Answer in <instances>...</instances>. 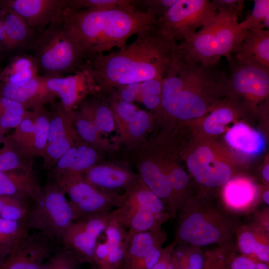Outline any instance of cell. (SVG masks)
Instances as JSON below:
<instances>
[{
	"mask_svg": "<svg viewBox=\"0 0 269 269\" xmlns=\"http://www.w3.org/2000/svg\"><path fill=\"white\" fill-rule=\"evenodd\" d=\"M234 53L239 62L269 69V30L248 31Z\"/></svg>",
	"mask_w": 269,
	"mask_h": 269,
	"instance_id": "obj_22",
	"label": "cell"
},
{
	"mask_svg": "<svg viewBox=\"0 0 269 269\" xmlns=\"http://www.w3.org/2000/svg\"><path fill=\"white\" fill-rule=\"evenodd\" d=\"M74 124L81 138L99 152H112L115 151L117 145L112 143L95 128L93 123L77 109L75 110Z\"/></svg>",
	"mask_w": 269,
	"mask_h": 269,
	"instance_id": "obj_33",
	"label": "cell"
},
{
	"mask_svg": "<svg viewBox=\"0 0 269 269\" xmlns=\"http://www.w3.org/2000/svg\"><path fill=\"white\" fill-rule=\"evenodd\" d=\"M3 140V138H2V133H1L0 132V142H1Z\"/></svg>",
	"mask_w": 269,
	"mask_h": 269,
	"instance_id": "obj_56",
	"label": "cell"
},
{
	"mask_svg": "<svg viewBox=\"0 0 269 269\" xmlns=\"http://www.w3.org/2000/svg\"><path fill=\"white\" fill-rule=\"evenodd\" d=\"M80 264L72 253L61 245L40 269H79Z\"/></svg>",
	"mask_w": 269,
	"mask_h": 269,
	"instance_id": "obj_45",
	"label": "cell"
},
{
	"mask_svg": "<svg viewBox=\"0 0 269 269\" xmlns=\"http://www.w3.org/2000/svg\"><path fill=\"white\" fill-rule=\"evenodd\" d=\"M113 212L115 218L127 229L129 237L162 228L161 222L148 210L121 206Z\"/></svg>",
	"mask_w": 269,
	"mask_h": 269,
	"instance_id": "obj_28",
	"label": "cell"
},
{
	"mask_svg": "<svg viewBox=\"0 0 269 269\" xmlns=\"http://www.w3.org/2000/svg\"><path fill=\"white\" fill-rule=\"evenodd\" d=\"M77 109L102 134L115 130L116 127L110 105L100 93L87 98Z\"/></svg>",
	"mask_w": 269,
	"mask_h": 269,
	"instance_id": "obj_29",
	"label": "cell"
},
{
	"mask_svg": "<svg viewBox=\"0 0 269 269\" xmlns=\"http://www.w3.org/2000/svg\"><path fill=\"white\" fill-rule=\"evenodd\" d=\"M154 15L136 7L112 9L64 8L63 21L87 62L114 47L126 44L132 35L157 21Z\"/></svg>",
	"mask_w": 269,
	"mask_h": 269,
	"instance_id": "obj_2",
	"label": "cell"
},
{
	"mask_svg": "<svg viewBox=\"0 0 269 269\" xmlns=\"http://www.w3.org/2000/svg\"><path fill=\"white\" fill-rule=\"evenodd\" d=\"M127 234V229L113 217L103 232L105 239H98L93 266L118 269L123 261Z\"/></svg>",
	"mask_w": 269,
	"mask_h": 269,
	"instance_id": "obj_20",
	"label": "cell"
},
{
	"mask_svg": "<svg viewBox=\"0 0 269 269\" xmlns=\"http://www.w3.org/2000/svg\"><path fill=\"white\" fill-rule=\"evenodd\" d=\"M2 263L1 262V261L0 260V268L1 267V265H2Z\"/></svg>",
	"mask_w": 269,
	"mask_h": 269,
	"instance_id": "obj_58",
	"label": "cell"
},
{
	"mask_svg": "<svg viewBox=\"0 0 269 269\" xmlns=\"http://www.w3.org/2000/svg\"><path fill=\"white\" fill-rule=\"evenodd\" d=\"M42 190L32 170L18 169L0 172V195L19 196L34 202Z\"/></svg>",
	"mask_w": 269,
	"mask_h": 269,
	"instance_id": "obj_24",
	"label": "cell"
},
{
	"mask_svg": "<svg viewBox=\"0 0 269 269\" xmlns=\"http://www.w3.org/2000/svg\"><path fill=\"white\" fill-rule=\"evenodd\" d=\"M262 174L264 179L267 181H269V166L267 164L264 166L262 171Z\"/></svg>",
	"mask_w": 269,
	"mask_h": 269,
	"instance_id": "obj_53",
	"label": "cell"
},
{
	"mask_svg": "<svg viewBox=\"0 0 269 269\" xmlns=\"http://www.w3.org/2000/svg\"><path fill=\"white\" fill-rule=\"evenodd\" d=\"M66 0H3L0 6L18 14L37 34L51 23L63 21Z\"/></svg>",
	"mask_w": 269,
	"mask_h": 269,
	"instance_id": "obj_16",
	"label": "cell"
},
{
	"mask_svg": "<svg viewBox=\"0 0 269 269\" xmlns=\"http://www.w3.org/2000/svg\"><path fill=\"white\" fill-rule=\"evenodd\" d=\"M234 115L229 105H222L214 110L205 120L204 130L209 134H220L224 131V126L233 120Z\"/></svg>",
	"mask_w": 269,
	"mask_h": 269,
	"instance_id": "obj_44",
	"label": "cell"
},
{
	"mask_svg": "<svg viewBox=\"0 0 269 269\" xmlns=\"http://www.w3.org/2000/svg\"><path fill=\"white\" fill-rule=\"evenodd\" d=\"M46 76H38L17 83H0V95L13 100L31 111L54 104L56 96L47 87Z\"/></svg>",
	"mask_w": 269,
	"mask_h": 269,
	"instance_id": "obj_18",
	"label": "cell"
},
{
	"mask_svg": "<svg viewBox=\"0 0 269 269\" xmlns=\"http://www.w3.org/2000/svg\"><path fill=\"white\" fill-rule=\"evenodd\" d=\"M227 89L234 97H243L252 108L269 94V69L232 59Z\"/></svg>",
	"mask_w": 269,
	"mask_h": 269,
	"instance_id": "obj_11",
	"label": "cell"
},
{
	"mask_svg": "<svg viewBox=\"0 0 269 269\" xmlns=\"http://www.w3.org/2000/svg\"><path fill=\"white\" fill-rule=\"evenodd\" d=\"M230 269H269V264L260 261H255L253 258L237 254L236 251L231 257Z\"/></svg>",
	"mask_w": 269,
	"mask_h": 269,
	"instance_id": "obj_47",
	"label": "cell"
},
{
	"mask_svg": "<svg viewBox=\"0 0 269 269\" xmlns=\"http://www.w3.org/2000/svg\"><path fill=\"white\" fill-rule=\"evenodd\" d=\"M135 7L134 0H66L65 7L73 10L112 9Z\"/></svg>",
	"mask_w": 269,
	"mask_h": 269,
	"instance_id": "obj_42",
	"label": "cell"
},
{
	"mask_svg": "<svg viewBox=\"0 0 269 269\" xmlns=\"http://www.w3.org/2000/svg\"><path fill=\"white\" fill-rule=\"evenodd\" d=\"M156 23L138 33L132 43L88 61L101 94L132 83L164 78L178 44L162 34Z\"/></svg>",
	"mask_w": 269,
	"mask_h": 269,
	"instance_id": "obj_1",
	"label": "cell"
},
{
	"mask_svg": "<svg viewBox=\"0 0 269 269\" xmlns=\"http://www.w3.org/2000/svg\"><path fill=\"white\" fill-rule=\"evenodd\" d=\"M113 218L112 211L74 222L65 231L61 245L70 251L80 264L93 265L98 239Z\"/></svg>",
	"mask_w": 269,
	"mask_h": 269,
	"instance_id": "obj_10",
	"label": "cell"
},
{
	"mask_svg": "<svg viewBox=\"0 0 269 269\" xmlns=\"http://www.w3.org/2000/svg\"><path fill=\"white\" fill-rule=\"evenodd\" d=\"M239 24L243 30L246 31L265 28L269 30V0H254V7L251 13Z\"/></svg>",
	"mask_w": 269,
	"mask_h": 269,
	"instance_id": "obj_39",
	"label": "cell"
},
{
	"mask_svg": "<svg viewBox=\"0 0 269 269\" xmlns=\"http://www.w3.org/2000/svg\"><path fill=\"white\" fill-rule=\"evenodd\" d=\"M61 245L42 232L28 234L17 243L0 269H40Z\"/></svg>",
	"mask_w": 269,
	"mask_h": 269,
	"instance_id": "obj_14",
	"label": "cell"
},
{
	"mask_svg": "<svg viewBox=\"0 0 269 269\" xmlns=\"http://www.w3.org/2000/svg\"><path fill=\"white\" fill-rule=\"evenodd\" d=\"M174 242L163 248L161 257L152 269H174L173 264Z\"/></svg>",
	"mask_w": 269,
	"mask_h": 269,
	"instance_id": "obj_51",
	"label": "cell"
},
{
	"mask_svg": "<svg viewBox=\"0 0 269 269\" xmlns=\"http://www.w3.org/2000/svg\"><path fill=\"white\" fill-rule=\"evenodd\" d=\"M123 195L124 200L121 206L148 210L154 214L162 224L170 218L161 199L139 177L124 190Z\"/></svg>",
	"mask_w": 269,
	"mask_h": 269,
	"instance_id": "obj_26",
	"label": "cell"
},
{
	"mask_svg": "<svg viewBox=\"0 0 269 269\" xmlns=\"http://www.w3.org/2000/svg\"><path fill=\"white\" fill-rule=\"evenodd\" d=\"M31 208L28 199L15 196L0 195V218L26 222Z\"/></svg>",
	"mask_w": 269,
	"mask_h": 269,
	"instance_id": "obj_37",
	"label": "cell"
},
{
	"mask_svg": "<svg viewBox=\"0 0 269 269\" xmlns=\"http://www.w3.org/2000/svg\"><path fill=\"white\" fill-rule=\"evenodd\" d=\"M32 50L41 76L59 77L73 74L87 63L63 21L50 24L38 34Z\"/></svg>",
	"mask_w": 269,
	"mask_h": 269,
	"instance_id": "obj_6",
	"label": "cell"
},
{
	"mask_svg": "<svg viewBox=\"0 0 269 269\" xmlns=\"http://www.w3.org/2000/svg\"><path fill=\"white\" fill-rule=\"evenodd\" d=\"M53 181L68 195L74 222L109 213L120 207L124 200L123 194L102 191L89 183L83 175Z\"/></svg>",
	"mask_w": 269,
	"mask_h": 269,
	"instance_id": "obj_8",
	"label": "cell"
},
{
	"mask_svg": "<svg viewBox=\"0 0 269 269\" xmlns=\"http://www.w3.org/2000/svg\"><path fill=\"white\" fill-rule=\"evenodd\" d=\"M176 217L175 246L230 244L240 225L238 216L224 207L196 199H187Z\"/></svg>",
	"mask_w": 269,
	"mask_h": 269,
	"instance_id": "obj_4",
	"label": "cell"
},
{
	"mask_svg": "<svg viewBox=\"0 0 269 269\" xmlns=\"http://www.w3.org/2000/svg\"><path fill=\"white\" fill-rule=\"evenodd\" d=\"M225 81V73L216 66L203 65L180 53L164 77L159 111L180 120L199 117L222 94Z\"/></svg>",
	"mask_w": 269,
	"mask_h": 269,
	"instance_id": "obj_3",
	"label": "cell"
},
{
	"mask_svg": "<svg viewBox=\"0 0 269 269\" xmlns=\"http://www.w3.org/2000/svg\"><path fill=\"white\" fill-rule=\"evenodd\" d=\"M99 159V151L82 140L77 144V153L72 164L63 176L57 179L83 175L87 170L98 163Z\"/></svg>",
	"mask_w": 269,
	"mask_h": 269,
	"instance_id": "obj_36",
	"label": "cell"
},
{
	"mask_svg": "<svg viewBox=\"0 0 269 269\" xmlns=\"http://www.w3.org/2000/svg\"><path fill=\"white\" fill-rule=\"evenodd\" d=\"M204 252L199 247L175 246L173 251L174 269H203Z\"/></svg>",
	"mask_w": 269,
	"mask_h": 269,
	"instance_id": "obj_35",
	"label": "cell"
},
{
	"mask_svg": "<svg viewBox=\"0 0 269 269\" xmlns=\"http://www.w3.org/2000/svg\"><path fill=\"white\" fill-rule=\"evenodd\" d=\"M92 269H103L97 267H96L95 266H93V268H92Z\"/></svg>",
	"mask_w": 269,
	"mask_h": 269,
	"instance_id": "obj_57",
	"label": "cell"
},
{
	"mask_svg": "<svg viewBox=\"0 0 269 269\" xmlns=\"http://www.w3.org/2000/svg\"><path fill=\"white\" fill-rule=\"evenodd\" d=\"M0 15L4 27L9 50H32L38 34L10 8L0 6Z\"/></svg>",
	"mask_w": 269,
	"mask_h": 269,
	"instance_id": "obj_25",
	"label": "cell"
},
{
	"mask_svg": "<svg viewBox=\"0 0 269 269\" xmlns=\"http://www.w3.org/2000/svg\"><path fill=\"white\" fill-rule=\"evenodd\" d=\"M5 50H9V47L4 27L0 15V54Z\"/></svg>",
	"mask_w": 269,
	"mask_h": 269,
	"instance_id": "obj_52",
	"label": "cell"
},
{
	"mask_svg": "<svg viewBox=\"0 0 269 269\" xmlns=\"http://www.w3.org/2000/svg\"><path fill=\"white\" fill-rule=\"evenodd\" d=\"M49 132V112L42 108L31 111L6 137L24 158L42 157Z\"/></svg>",
	"mask_w": 269,
	"mask_h": 269,
	"instance_id": "obj_12",
	"label": "cell"
},
{
	"mask_svg": "<svg viewBox=\"0 0 269 269\" xmlns=\"http://www.w3.org/2000/svg\"><path fill=\"white\" fill-rule=\"evenodd\" d=\"M65 194L54 181L42 188L27 218V229L37 230L61 243L65 231L74 222L73 210Z\"/></svg>",
	"mask_w": 269,
	"mask_h": 269,
	"instance_id": "obj_7",
	"label": "cell"
},
{
	"mask_svg": "<svg viewBox=\"0 0 269 269\" xmlns=\"http://www.w3.org/2000/svg\"><path fill=\"white\" fill-rule=\"evenodd\" d=\"M224 190L223 206L228 211L238 216L247 213L255 207L256 192L254 185L246 180H230Z\"/></svg>",
	"mask_w": 269,
	"mask_h": 269,
	"instance_id": "obj_27",
	"label": "cell"
},
{
	"mask_svg": "<svg viewBox=\"0 0 269 269\" xmlns=\"http://www.w3.org/2000/svg\"><path fill=\"white\" fill-rule=\"evenodd\" d=\"M211 2L218 12H224L237 20L244 8L243 0H212Z\"/></svg>",
	"mask_w": 269,
	"mask_h": 269,
	"instance_id": "obj_48",
	"label": "cell"
},
{
	"mask_svg": "<svg viewBox=\"0 0 269 269\" xmlns=\"http://www.w3.org/2000/svg\"><path fill=\"white\" fill-rule=\"evenodd\" d=\"M140 83H132L119 86L113 91L117 97L125 102L133 103L137 101L139 92Z\"/></svg>",
	"mask_w": 269,
	"mask_h": 269,
	"instance_id": "obj_49",
	"label": "cell"
},
{
	"mask_svg": "<svg viewBox=\"0 0 269 269\" xmlns=\"http://www.w3.org/2000/svg\"><path fill=\"white\" fill-rule=\"evenodd\" d=\"M269 232L254 223L240 225L236 233L235 247L241 255L254 256L258 260L269 264Z\"/></svg>",
	"mask_w": 269,
	"mask_h": 269,
	"instance_id": "obj_23",
	"label": "cell"
},
{
	"mask_svg": "<svg viewBox=\"0 0 269 269\" xmlns=\"http://www.w3.org/2000/svg\"><path fill=\"white\" fill-rule=\"evenodd\" d=\"M166 240L162 228L127 235L123 261L118 269H152L161 257Z\"/></svg>",
	"mask_w": 269,
	"mask_h": 269,
	"instance_id": "obj_15",
	"label": "cell"
},
{
	"mask_svg": "<svg viewBox=\"0 0 269 269\" xmlns=\"http://www.w3.org/2000/svg\"><path fill=\"white\" fill-rule=\"evenodd\" d=\"M163 79H152L140 83L137 101L151 111H158L161 107Z\"/></svg>",
	"mask_w": 269,
	"mask_h": 269,
	"instance_id": "obj_38",
	"label": "cell"
},
{
	"mask_svg": "<svg viewBox=\"0 0 269 269\" xmlns=\"http://www.w3.org/2000/svg\"><path fill=\"white\" fill-rule=\"evenodd\" d=\"M152 121L151 113L139 109L132 120L119 132L117 142L134 151L146 140Z\"/></svg>",
	"mask_w": 269,
	"mask_h": 269,
	"instance_id": "obj_30",
	"label": "cell"
},
{
	"mask_svg": "<svg viewBox=\"0 0 269 269\" xmlns=\"http://www.w3.org/2000/svg\"><path fill=\"white\" fill-rule=\"evenodd\" d=\"M248 34L237 20L218 12L188 40L178 44L179 48L194 62L214 66L220 59L228 61Z\"/></svg>",
	"mask_w": 269,
	"mask_h": 269,
	"instance_id": "obj_5",
	"label": "cell"
},
{
	"mask_svg": "<svg viewBox=\"0 0 269 269\" xmlns=\"http://www.w3.org/2000/svg\"><path fill=\"white\" fill-rule=\"evenodd\" d=\"M39 75L35 59L32 55L21 53L15 56L0 73L3 83H17L34 78Z\"/></svg>",
	"mask_w": 269,
	"mask_h": 269,
	"instance_id": "obj_32",
	"label": "cell"
},
{
	"mask_svg": "<svg viewBox=\"0 0 269 269\" xmlns=\"http://www.w3.org/2000/svg\"><path fill=\"white\" fill-rule=\"evenodd\" d=\"M30 112L18 102L0 95V116L12 114L26 117Z\"/></svg>",
	"mask_w": 269,
	"mask_h": 269,
	"instance_id": "obj_50",
	"label": "cell"
},
{
	"mask_svg": "<svg viewBox=\"0 0 269 269\" xmlns=\"http://www.w3.org/2000/svg\"><path fill=\"white\" fill-rule=\"evenodd\" d=\"M180 53H185V54H186L185 53V52H184L183 51H181V50L179 49L176 55H175L174 58L176 57V56L177 55H178ZM225 74V76H226V81H225V85H224V88L223 89V91H222V93H224L225 92L227 91V81H228V76L227 75V74L224 73Z\"/></svg>",
	"mask_w": 269,
	"mask_h": 269,
	"instance_id": "obj_55",
	"label": "cell"
},
{
	"mask_svg": "<svg viewBox=\"0 0 269 269\" xmlns=\"http://www.w3.org/2000/svg\"><path fill=\"white\" fill-rule=\"evenodd\" d=\"M225 138L234 148L248 154L260 153L265 146V139L259 132L243 123L236 124L226 133Z\"/></svg>",
	"mask_w": 269,
	"mask_h": 269,
	"instance_id": "obj_31",
	"label": "cell"
},
{
	"mask_svg": "<svg viewBox=\"0 0 269 269\" xmlns=\"http://www.w3.org/2000/svg\"><path fill=\"white\" fill-rule=\"evenodd\" d=\"M107 95L116 127L119 132L132 120L139 108L133 103L120 100L113 91Z\"/></svg>",
	"mask_w": 269,
	"mask_h": 269,
	"instance_id": "obj_41",
	"label": "cell"
},
{
	"mask_svg": "<svg viewBox=\"0 0 269 269\" xmlns=\"http://www.w3.org/2000/svg\"><path fill=\"white\" fill-rule=\"evenodd\" d=\"M236 251L235 242H233L204 252L203 269H230V260Z\"/></svg>",
	"mask_w": 269,
	"mask_h": 269,
	"instance_id": "obj_43",
	"label": "cell"
},
{
	"mask_svg": "<svg viewBox=\"0 0 269 269\" xmlns=\"http://www.w3.org/2000/svg\"><path fill=\"white\" fill-rule=\"evenodd\" d=\"M3 145L0 148V172L22 169L32 170L30 163L24 158L6 138H3Z\"/></svg>",
	"mask_w": 269,
	"mask_h": 269,
	"instance_id": "obj_40",
	"label": "cell"
},
{
	"mask_svg": "<svg viewBox=\"0 0 269 269\" xmlns=\"http://www.w3.org/2000/svg\"><path fill=\"white\" fill-rule=\"evenodd\" d=\"M187 165L195 180L208 187H217L227 183L232 171L226 164L217 161L211 150L201 146L188 157Z\"/></svg>",
	"mask_w": 269,
	"mask_h": 269,
	"instance_id": "obj_19",
	"label": "cell"
},
{
	"mask_svg": "<svg viewBox=\"0 0 269 269\" xmlns=\"http://www.w3.org/2000/svg\"><path fill=\"white\" fill-rule=\"evenodd\" d=\"M262 199L264 201V203L266 205H268V206L269 207V190L266 191L263 193Z\"/></svg>",
	"mask_w": 269,
	"mask_h": 269,
	"instance_id": "obj_54",
	"label": "cell"
},
{
	"mask_svg": "<svg viewBox=\"0 0 269 269\" xmlns=\"http://www.w3.org/2000/svg\"><path fill=\"white\" fill-rule=\"evenodd\" d=\"M1 71V69L0 68V73Z\"/></svg>",
	"mask_w": 269,
	"mask_h": 269,
	"instance_id": "obj_59",
	"label": "cell"
},
{
	"mask_svg": "<svg viewBox=\"0 0 269 269\" xmlns=\"http://www.w3.org/2000/svg\"><path fill=\"white\" fill-rule=\"evenodd\" d=\"M133 158L137 175L143 183L164 204L171 218L176 216L172 189L167 175L145 152L138 148L134 150Z\"/></svg>",
	"mask_w": 269,
	"mask_h": 269,
	"instance_id": "obj_17",
	"label": "cell"
},
{
	"mask_svg": "<svg viewBox=\"0 0 269 269\" xmlns=\"http://www.w3.org/2000/svg\"><path fill=\"white\" fill-rule=\"evenodd\" d=\"M25 221L0 218V260L3 263L17 243L28 234Z\"/></svg>",
	"mask_w": 269,
	"mask_h": 269,
	"instance_id": "obj_34",
	"label": "cell"
},
{
	"mask_svg": "<svg viewBox=\"0 0 269 269\" xmlns=\"http://www.w3.org/2000/svg\"><path fill=\"white\" fill-rule=\"evenodd\" d=\"M176 0H134L136 7L158 19L163 16Z\"/></svg>",
	"mask_w": 269,
	"mask_h": 269,
	"instance_id": "obj_46",
	"label": "cell"
},
{
	"mask_svg": "<svg viewBox=\"0 0 269 269\" xmlns=\"http://www.w3.org/2000/svg\"><path fill=\"white\" fill-rule=\"evenodd\" d=\"M217 13L209 0H176L165 15L158 19L156 26L164 35L182 42Z\"/></svg>",
	"mask_w": 269,
	"mask_h": 269,
	"instance_id": "obj_9",
	"label": "cell"
},
{
	"mask_svg": "<svg viewBox=\"0 0 269 269\" xmlns=\"http://www.w3.org/2000/svg\"><path fill=\"white\" fill-rule=\"evenodd\" d=\"M83 176L93 186L107 193L125 190L139 177L128 167L111 163H97L87 170Z\"/></svg>",
	"mask_w": 269,
	"mask_h": 269,
	"instance_id": "obj_21",
	"label": "cell"
},
{
	"mask_svg": "<svg viewBox=\"0 0 269 269\" xmlns=\"http://www.w3.org/2000/svg\"><path fill=\"white\" fill-rule=\"evenodd\" d=\"M48 89L60 100L67 111L74 110L88 96L100 93L88 62L73 74L59 77L46 76Z\"/></svg>",
	"mask_w": 269,
	"mask_h": 269,
	"instance_id": "obj_13",
	"label": "cell"
}]
</instances>
